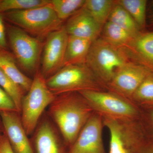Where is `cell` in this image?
Here are the masks:
<instances>
[{"instance_id":"obj_1","label":"cell","mask_w":153,"mask_h":153,"mask_svg":"<svg viewBox=\"0 0 153 153\" xmlns=\"http://www.w3.org/2000/svg\"><path fill=\"white\" fill-rule=\"evenodd\" d=\"M94 112L86 99L77 92L56 96L48 109L68 149Z\"/></svg>"},{"instance_id":"obj_2","label":"cell","mask_w":153,"mask_h":153,"mask_svg":"<svg viewBox=\"0 0 153 153\" xmlns=\"http://www.w3.org/2000/svg\"><path fill=\"white\" fill-rule=\"evenodd\" d=\"M49 90L58 95L86 90L107 91L106 85L85 64L63 66L46 79Z\"/></svg>"},{"instance_id":"obj_3","label":"cell","mask_w":153,"mask_h":153,"mask_svg":"<svg viewBox=\"0 0 153 153\" xmlns=\"http://www.w3.org/2000/svg\"><path fill=\"white\" fill-rule=\"evenodd\" d=\"M94 111L102 117L119 121L139 120L142 109L131 100L109 91L86 90L80 91Z\"/></svg>"},{"instance_id":"obj_4","label":"cell","mask_w":153,"mask_h":153,"mask_svg":"<svg viewBox=\"0 0 153 153\" xmlns=\"http://www.w3.org/2000/svg\"><path fill=\"white\" fill-rule=\"evenodd\" d=\"M2 14L5 22L38 38L47 37L62 27L63 21L49 4Z\"/></svg>"},{"instance_id":"obj_5","label":"cell","mask_w":153,"mask_h":153,"mask_svg":"<svg viewBox=\"0 0 153 153\" xmlns=\"http://www.w3.org/2000/svg\"><path fill=\"white\" fill-rule=\"evenodd\" d=\"M130 62L123 49L98 38L91 44L86 64L107 86L116 73Z\"/></svg>"},{"instance_id":"obj_6","label":"cell","mask_w":153,"mask_h":153,"mask_svg":"<svg viewBox=\"0 0 153 153\" xmlns=\"http://www.w3.org/2000/svg\"><path fill=\"white\" fill-rule=\"evenodd\" d=\"M41 71H37L32 85L22 98L20 113L22 124L28 136L34 133L45 109L56 97Z\"/></svg>"},{"instance_id":"obj_7","label":"cell","mask_w":153,"mask_h":153,"mask_svg":"<svg viewBox=\"0 0 153 153\" xmlns=\"http://www.w3.org/2000/svg\"><path fill=\"white\" fill-rule=\"evenodd\" d=\"M6 26L9 47L17 62L25 71H36L42 49L41 41L21 28L6 22Z\"/></svg>"},{"instance_id":"obj_8","label":"cell","mask_w":153,"mask_h":153,"mask_svg":"<svg viewBox=\"0 0 153 153\" xmlns=\"http://www.w3.org/2000/svg\"><path fill=\"white\" fill-rule=\"evenodd\" d=\"M68 38L64 26L47 36L44 45L41 71L46 79L63 67Z\"/></svg>"},{"instance_id":"obj_9","label":"cell","mask_w":153,"mask_h":153,"mask_svg":"<svg viewBox=\"0 0 153 153\" xmlns=\"http://www.w3.org/2000/svg\"><path fill=\"white\" fill-rule=\"evenodd\" d=\"M104 127L102 116L94 113L67 153H106L102 139Z\"/></svg>"},{"instance_id":"obj_10","label":"cell","mask_w":153,"mask_h":153,"mask_svg":"<svg viewBox=\"0 0 153 153\" xmlns=\"http://www.w3.org/2000/svg\"><path fill=\"white\" fill-rule=\"evenodd\" d=\"M150 72L131 61L116 73L107 85V89L131 100L134 94Z\"/></svg>"},{"instance_id":"obj_11","label":"cell","mask_w":153,"mask_h":153,"mask_svg":"<svg viewBox=\"0 0 153 153\" xmlns=\"http://www.w3.org/2000/svg\"><path fill=\"white\" fill-rule=\"evenodd\" d=\"M3 133L15 153H36L24 128L20 114L16 111L0 112Z\"/></svg>"},{"instance_id":"obj_12","label":"cell","mask_w":153,"mask_h":153,"mask_svg":"<svg viewBox=\"0 0 153 153\" xmlns=\"http://www.w3.org/2000/svg\"><path fill=\"white\" fill-rule=\"evenodd\" d=\"M34 132L33 144L36 153H67L63 139L47 118L39 122Z\"/></svg>"},{"instance_id":"obj_13","label":"cell","mask_w":153,"mask_h":153,"mask_svg":"<svg viewBox=\"0 0 153 153\" xmlns=\"http://www.w3.org/2000/svg\"><path fill=\"white\" fill-rule=\"evenodd\" d=\"M64 27L68 36L92 42L98 38L102 28L83 7L68 19Z\"/></svg>"},{"instance_id":"obj_14","label":"cell","mask_w":153,"mask_h":153,"mask_svg":"<svg viewBox=\"0 0 153 153\" xmlns=\"http://www.w3.org/2000/svg\"><path fill=\"white\" fill-rule=\"evenodd\" d=\"M122 49L131 61L153 73V32H141Z\"/></svg>"},{"instance_id":"obj_15","label":"cell","mask_w":153,"mask_h":153,"mask_svg":"<svg viewBox=\"0 0 153 153\" xmlns=\"http://www.w3.org/2000/svg\"><path fill=\"white\" fill-rule=\"evenodd\" d=\"M103 118L104 127L109 131V153H131L127 129L124 123Z\"/></svg>"},{"instance_id":"obj_16","label":"cell","mask_w":153,"mask_h":153,"mask_svg":"<svg viewBox=\"0 0 153 153\" xmlns=\"http://www.w3.org/2000/svg\"><path fill=\"white\" fill-rule=\"evenodd\" d=\"M0 69L22 88L27 92L33 80L19 69L13 53L9 50H0Z\"/></svg>"},{"instance_id":"obj_17","label":"cell","mask_w":153,"mask_h":153,"mask_svg":"<svg viewBox=\"0 0 153 153\" xmlns=\"http://www.w3.org/2000/svg\"><path fill=\"white\" fill-rule=\"evenodd\" d=\"M92 41L68 36L63 66L86 63Z\"/></svg>"},{"instance_id":"obj_18","label":"cell","mask_w":153,"mask_h":153,"mask_svg":"<svg viewBox=\"0 0 153 153\" xmlns=\"http://www.w3.org/2000/svg\"><path fill=\"white\" fill-rule=\"evenodd\" d=\"M102 38L108 44L123 49L131 42L135 37L111 22L108 21L102 28Z\"/></svg>"},{"instance_id":"obj_19","label":"cell","mask_w":153,"mask_h":153,"mask_svg":"<svg viewBox=\"0 0 153 153\" xmlns=\"http://www.w3.org/2000/svg\"><path fill=\"white\" fill-rule=\"evenodd\" d=\"M127 31L134 37L141 33L140 29L131 16L116 1L108 21Z\"/></svg>"},{"instance_id":"obj_20","label":"cell","mask_w":153,"mask_h":153,"mask_svg":"<svg viewBox=\"0 0 153 153\" xmlns=\"http://www.w3.org/2000/svg\"><path fill=\"white\" fill-rule=\"evenodd\" d=\"M113 0H85L83 7L96 22L103 27L108 21L111 10L115 4Z\"/></svg>"},{"instance_id":"obj_21","label":"cell","mask_w":153,"mask_h":153,"mask_svg":"<svg viewBox=\"0 0 153 153\" xmlns=\"http://www.w3.org/2000/svg\"><path fill=\"white\" fill-rule=\"evenodd\" d=\"M131 100L142 109L153 108V73L150 72L132 97Z\"/></svg>"},{"instance_id":"obj_22","label":"cell","mask_w":153,"mask_h":153,"mask_svg":"<svg viewBox=\"0 0 153 153\" xmlns=\"http://www.w3.org/2000/svg\"><path fill=\"white\" fill-rule=\"evenodd\" d=\"M116 1L128 12L140 30H143L146 27L147 1L118 0Z\"/></svg>"},{"instance_id":"obj_23","label":"cell","mask_w":153,"mask_h":153,"mask_svg":"<svg viewBox=\"0 0 153 153\" xmlns=\"http://www.w3.org/2000/svg\"><path fill=\"white\" fill-rule=\"evenodd\" d=\"M85 2V0H50L49 5L63 22L83 7Z\"/></svg>"},{"instance_id":"obj_24","label":"cell","mask_w":153,"mask_h":153,"mask_svg":"<svg viewBox=\"0 0 153 153\" xmlns=\"http://www.w3.org/2000/svg\"><path fill=\"white\" fill-rule=\"evenodd\" d=\"M128 135L131 153H153V142L148 139L140 128L132 127Z\"/></svg>"},{"instance_id":"obj_25","label":"cell","mask_w":153,"mask_h":153,"mask_svg":"<svg viewBox=\"0 0 153 153\" xmlns=\"http://www.w3.org/2000/svg\"><path fill=\"white\" fill-rule=\"evenodd\" d=\"M50 0H0V13L49 5Z\"/></svg>"},{"instance_id":"obj_26","label":"cell","mask_w":153,"mask_h":153,"mask_svg":"<svg viewBox=\"0 0 153 153\" xmlns=\"http://www.w3.org/2000/svg\"><path fill=\"white\" fill-rule=\"evenodd\" d=\"M0 87L13 100L18 112L20 114L21 103L24 96V91L20 86L0 69Z\"/></svg>"},{"instance_id":"obj_27","label":"cell","mask_w":153,"mask_h":153,"mask_svg":"<svg viewBox=\"0 0 153 153\" xmlns=\"http://www.w3.org/2000/svg\"><path fill=\"white\" fill-rule=\"evenodd\" d=\"M141 109L140 123L146 136L153 142V108Z\"/></svg>"},{"instance_id":"obj_28","label":"cell","mask_w":153,"mask_h":153,"mask_svg":"<svg viewBox=\"0 0 153 153\" xmlns=\"http://www.w3.org/2000/svg\"><path fill=\"white\" fill-rule=\"evenodd\" d=\"M11 111L18 112L16 104L10 97L0 87V112Z\"/></svg>"},{"instance_id":"obj_29","label":"cell","mask_w":153,"mask_h":153,"mask_svg":"<svg viewBox=\"0 0 153 153\" xmlns=\"http://www.w3.org/2000/svg\"><path fill=\"white\" fill-rule=\"evenodd\" d=\"M6 22L2 13H0V50H9Z\"/></svg>"},{"instance_id":"obj_30","label":"cell","mask_w":153,"mask_h":153,"mask_svg":"<svg viewBox=\"0 0 153 153\" xmlns=\"http://www.w3.org/2000/svg\"><path fill=\"white\" fill-rule=\"evenodd\" d=\"M0 153H15L4 133L0 134Z\"/></svg>"},{"instance_id":"obj_31","label":"cell","mask_w":153,"mask_h":153,"mask_svg":"<svg viewBox=\"0 0 153 153\" xmlns=\"http://www.w3.org/2000/svg\"><path fill=\"white\" fill-rule=\"evenodd\" d=\"M153 27V1L150 2L147 9L146 24Z\"/></svg>"},{"instance_id":"obj_32","label":"cell","mask_w":153,"mask_h":153,"mask_svg":"<svg viewBox=\"0 0 153 153\" xmlns=\"http://www.w3.org/2000/svg\"><path fill=\"white\" fill-rule=\"evenodd\" d=\"M2 131L3 132V128L1 120V117H0V134H1Z\"/></svg>"}]
</instances>
